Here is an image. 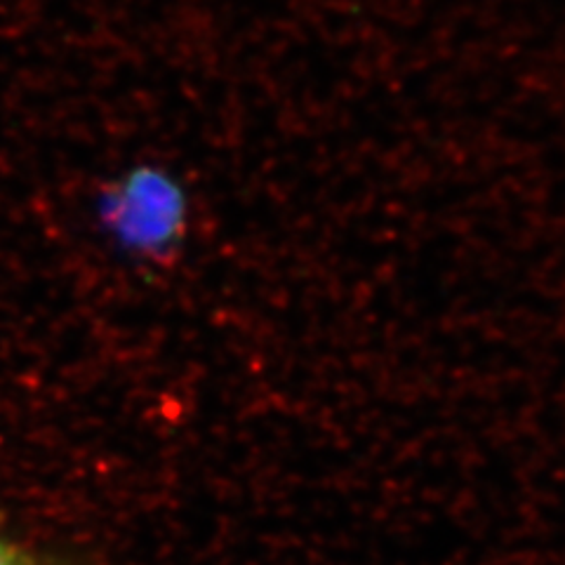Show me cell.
Returning <instances> with one entry per match:
<instances>
[{
	"label": "cell",
	"mask_w": 565,
	"mask_h": 565,
	"mask_svg": "<svg viewBox=\"0 0 565 565\" xmlns=\"http://www.w3.org/2000/svg\"><path fill=\"white\" fill-rule=\"evenodd\" d=\"M0 565H78V563L35 552L31 546L20 544L10 535L0 533Z\"/></svg>",
	"instance_id": "7a4b0ae2"
},
{
	"label": "cell",
	"mask_w": 565,
	"mask_h": 565,
	"mask_svg": "<svg viewBox=\"0 0 565 565\" xmlns=\"http://www.w3.org/2000/svg\"><path fill=\"white\" fill-rule=\"evenodd\" d=\"M189 203L174 177L158 168H135L104 191L99 217L128 253L166 259L186 234Z\"/></svg>",
	"instance_id": "6da1fadb"
}]
</instances>
